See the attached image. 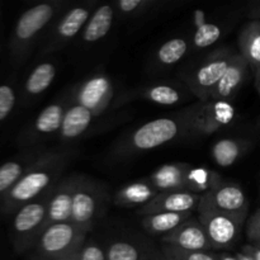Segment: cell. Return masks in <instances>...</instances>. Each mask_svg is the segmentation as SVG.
Wrapping results in <instances>:
<instances>
[{
	"mask_svg": "<svg viewBox=\"0 0 260 260\" xmlns=\"http://www.w3.org/2000/svg\"><path fill=\"white\" fill-rule=\"evenodd\" d=\"M73 155L74 151L70 149L45 150L40 159L0 202V220L10 217L20 207L51 192L62 179Z\"/></svg>",
	"mask_w": 260,
	"mask_h": 260,
	"instance_id": "obj_1",
	"label": "cell"
},
{
	"mask_svg": "<svg viewBox=\"0 0 260 260\" xmlns=\"http://www.w3.org/2000/svg\"><path fill=\"white\" fill-rule=\"evenodd\" d=\"M63 5L61 0L38 3L19 15L8 41V60L14 73L28 62L56 18L60 17Z\"/></svg>",
	"mask_w": 260,
	"mask_h": 260,
	"instance_id": "obj_2",
	"label": "cell"
},
{
	"mask_svg": "<svg viewBox=\"0 0 260 260\" xmlns=\"http://www.w3.org/2000/svg\"><path fill=\"white\" fill-rule=\"evenodd\" d=\"M189 137L187 123L182 112L177 116L152 119L119 141L116 146V155L129 157L157 149L162 145Z\"/></svg>",
	"mask_w": 260,
	"mask_h": 260,
	"instance_id": "obj_3",
	"label": "cell"
},
{
	"mask_svg": "<svg viewBox=\"0 0 260 260\" xmlns=\"http://www.w3.org/2000/svg\"><path fill=\"white\" fill-rule=\"evenodd\" d=\"M73 102L71 89L56 101L46 106L35 118L28 122L15 137V145L20 150L42 147L50 137L58 135L62 126L63 117Z\"/></svg>",
	"mask_w": 260,
	"mask_h": 260,
	"instance_id": "obj_4",
	"label": "cell"
},
{
	"mask_svg": "<svg viewBox=\"0 0 260 260\" xmlns=\"http://www.w3.org/2000/svg\"><path fill=\"white\" fill-rule=\"evenodd\" d=\"M48 193L23 206L10 216L9 238L17 254H25L35 248L45 231Z\"/></svg>",
	"mask_w": 260,
	"mask_h": 260,
	"instance_id": "obj_5",
	"label": "cell"
},
{
	"mask_svg": "<svg viewBox=\"0 0 260 260\" xmlns=\"http://www.w3.org/2000/svg\"><path fill=\"white\" fill-rule=\"evenodd\" d=\"M197 213L198 221L207 234L212 250H228L238 243L245 221L217 210L207 194L201 197Z\"/></svg>",
	"mask_w": 260,
	"mask_h": 260,
	"instance_id": "obj_6",
	"label": "cell"
},
{
	"mask_svg": "<svg viewBox=\"0 0 260 260\" xmlns=\"http://www.w3.org/2000/svg\"><path fill=\"white\" fill-rule=\"evenodd\" d=\"M88 233L73 222L53 223L47 226L33 248L32 260H61L79 253L86 241Z\"/></svg>",
	"mask_w": 260,
	"mask_h": 260,
	"instance_id": "obj_7",
	"label": "cell"
},
{
	"mask_svg": "<svg viewBox=\"0 0 260 260\" xmlns=\"http://www.w3.org/2000/svg\"><path fill=\"white\" fill-rule=\"evenodd\" d=\"M189 137H206L234 123L236 109L231 102H198L182 112Z\"/></svg>",
	"mask_w": 260,
	"mask_h": 260,
	"instance_id": "obj_8",
	"label": "cell"
},
{
	"mask_svg": "<svg viewBox=\"0 0 260 260\" xmlns=\"http://www.w3.org/2000/svg\"><path fill=\"white\" fill-rule=\"evenodd\" d=\"M95 3L85 2L74 5L66 10L56 22L51 25L46 33L40 48V56H47L50 53L57 52L73 42L78 35L83 32L84 27L88 23L89 18L93 14V8Z\"/></svg>",
	"mask_w": 260,
	"mask_h": 260,
	"instance_id": "obj_9",
	"label": "cell"
},
{
	"mask_svg": "<svg viewBox=\"0 0 260 260\" xmlns=\"http://www.w3.org/2000/svg\"><path fill=\"white\" fill-rule=\"evenodd\" d=\"M107 192L102 183L85 175H79L73 201L71 222L85 233H90L103 213Z\"/></svg>",
	"mask_w": 260,
	"mask_h": 260,
	"instance_id": "obj_10",
	"label": "cell"
},
{
	"mask_svg": "<svg viewBox=\"0 0 260 260\" xmlns=\"http://www.w3.org/2000/svg\"><path fill=\"white\" fill-rule=\"evenodd\" d=\"M235 53V51L229 47L216 50L213 53H210L200 66L184 76V83L188 89L200 102L210 101L213 89L228 71Z\"/></svg>",
	"mask_w": 260,
	"mask_h": 260,
	"instance_id": "obj_11",
	"label": "cell"
},
{
	"mask_svg": "<svg viewBox=\"0 0 260 260\" xmlns=\"http://www.w3.org/2000/svg\"><path fill=\"white\" fill-rule=\"evenodd\" d=\"M73 103L103 114L113 103L114 86L106 74H94L71 89Z\"/></svg>",
	"mask_w": 260,
	"mask_h": 260,
	"instance_id": "obj_12",
	"label": "cell"
},
{
	"mask_svg": "<svg viewBox=\"0 0 260 260\" xmlns=\"http://www.w3.org/2000/svg\"><path fill=\"white\" fill-rule=\"evenodd\" d=\"M57 66L51 60L36 63L28 75L19 83V108L32 106L55 81Z\"/></svg>",
	"mask_w": 260,
	"mask_h": 260,
	"instance_id": "obj_13",
	"label": "cell"
},
{
	"mask_svg": "<svg viewBox=\"0 0 260 260\" xmlns=\"http://www.w3.org/2000/svg\"><path fill=\"white\" fill-rule=\"evenodd\" d=\"M78 179L79 174L62 178L48 193L46 228L53 223L71 222L74 193H75Z\"/></svg>",
	"mask_w": 260,
	"mask_h": 260,
	"instance_id": "obj_14",
	"label": "cell"
},
{
	"mask_svg": "<svg viewBox=\"0 0 260 260\" xmlns=\"http://www.w3.org/2000/svg\"><path fill=\"white\" fill-rule=\"evenodd\" d=\"M202 196L190 190H172L159 193L151 202L139 210V215L149 216L152 213H193L197 211Z\"/></svg>",
	"mask_w": 260,
	"mask_h": 260,
	"instance_id": "obj_15",
	"label": "cell"
},
{
	"mask_svg": "<svg viewBox=\"0 0 260 260\" xmlns=\"http://www.w3.org/2000/svg\"><path fill=\"white\" fill-rule=\"evenodd\" d=\"M45 150L43 147L20 150L17 155L0 165V202L7 197L8 193L22 179L30 167L40 159Z\"/></svg>",
	"mask_w": 260,
	"mask_h": 260,
	"instance_id": "obj_16",
	"label": "cell"
},
{
	"mask_svg": "<svg viewBox=\"0 0 260 260\" xmlns=\"http://www.w3.org/2000/svg\"><path fill=\"white\" fill-rule=\"evenodd\" d=\"M206 194L208 196L212 205L217 210L246 221L249 212V201L245 192L239 184L222 179L215 189Z\"/></svg>",
	"mask_w": 260,
	"mask_h": 260,
	"instance_id": "obj_17",
	"label": "cell"
},
{
	"mask_svg": "<svg viewBox=\"0 0 260 260\" xmlns=\"http://www.w3.org/2000/svg\"><path fill=\"white\" fill-rule=\"evenodd\" d=\"M161 241L167 245L177 246L190 251H210L212 250L210 240L205 229L197 217H190L184 223L175 229L168 235L162 236Z\"/></svg>",
	"mask_w": 260,
	"mask_h": 260,
	"instance_id": "obj_18",
	"label": "cell"
},
{
	"mask_svg": "<svg viewBox=\"0 0 260 260\" xmlns=\"http://www.w3.org/2000/svg\"><path fill=\"white\" fill-rule=\"evenodd\" d=\"M250 66L246 62L245 58L236 52L233 57L230 66L225 75L222 76L216 88L213 89L211 94L210 101H221V102H231L236 96V94L240 91L245 81L248 80Z\"/></svg>",
	"mask_w": 260,
	"mask_h": 260,
	"instance_id": "obj_19",
	"label": "cell"
},
{
	"mask_svg": "<svg viewBox=\"0 0 260 260\" xmlns=\"http://www.w3.org/2000/svg\"><path fill=\"white\" fill-rule=\"evenodd\" d=\"M96 117H99V114H96L91 109L71 102L63 117L62 126L58 132L60 141L63 145H70L78 141L89 131Z\"/></svg>",
	"mask_w": 260,
	"mask_h": 260,
	"instance_id": "obj_20",
	"label": "cell"
},
{
	"mask_svg": "<svg viewBox=\"0 0 260 260\" xmlns=\"http://www.w3.org/2000/svg\"><path fill=\"white\" fill-rule=\"evenodd\" d=\"M190 165L187 162H169L157 168L147 179L159 193L172 190H188V172Z\"/></svg>",
	"mask_w": 260,
	"mask_h": 260,
	"instance_id": "obj_21",
	"label": "cell"
},
{
	"mask_svg": "<svg viewBox=\"0 0 260 260\" xmlns=\"http://www.w3.org/2000/svg\"><path fill=\"white\" fill-rule=\"evenodd\" d=\"M159 192L156 188L146 178V179L128 183L117 190L114 196V203L121 207H137V206L144 207Z\"/></svg>",
	"mask_w": 260,
	"mask_h": 260,
	"instance_id": "obj_22",
	"label": "cell"
},
{
	"mask_svg": "<svg viewBox=\"0 0 260 260\" xmlns=\"http://www.w3.org/2000/svg\"><path fill=\"white\" fill-rule=\"evenodd\" d=\"M116 8L113 4L99 5L89 18L81 32V40L85 43H95L106 37L112 29Z\"/></svg>",
	"mask_w": 260,
	"mask_h": 260,
	"instance_id": "obj_23",
	"label": "cell"
},
{
	"mask_svg": "<svg viewBox=\"0 0 260 260\" xmlns=\"http://www.w3.org/2000/svg\"><path fill=\"white\" fill-rule=\"evenodd\" d=\"M239 51L254 74L260 70V20H251L241 29Z\"/></svg>",
	"mask_w": 260,
	"mask_h": 260,
	"instance_id": "obj_24",
	"label": "cell"
},
{
	"mask_svg": "<svg viewBox=\"0 0 260 260\" xmlns=\"http://www.w3.org/2000/svg\"><path fill=\"white\" fill-rule=\"evenodd\" d=\"M249 141L241 139H221L211 147V157L222 168L233 167L248 151Z\"/></svg>",
	"mask_w": 260,
	"mask_h": 260,
	"instance_id": "obj_25",
	"label": "cell"
},
{
	"mask_svg": "<svg viewBox=\"0 0 260 260\" xmlns=\"http://www.w3.org/2000/svg\"><path fill=\"white\" fill-rule=\"evenodd\" d=\"M193 213H152V215L144 216L142 218V228L155 236H165L179 228L182 223L193 217Z\"/></svg>",
	"mask_w": 260,
	"mask_h": 260,
	"instance_id": "obj_26",
	"label": "cell"
},
{
	"mask_svg": "<svg viewBox=\"0 0 260 260\" xmlns=\"http://www.w3.org/2000/svg\"><path fill=\"white\" fill-rule=\"evenodd\" d=\"M17 108H19V81L13 73L0 81V129L12 118Z\"/></svg>",
	"mask_w": 260,
	"mask_h": 260,
	"instance_id": "obj_27",
	"label": "cell"
},
{
	"mask_svg": "<svg viewBox=\"0 0 260 260\" xmlns=\"http://www.w3.org/2000/svg\"><path fill=\"white\" fill-rule=\"evenodd\" d=\"M221 180H222V177L218 173L206 169V168L190 167L187 177L188 190L203 196L215 189L220 184Z\"/></svg>",
	"mask_w": 260,
	"mask_h": 260,
	"instance_id": "obj_28",
	"label": "cell"
},
{
	"mask_svg": "<svg viewBox=\"0 0 260 260\" xmlns=\"http://www.w3.org/2000/svg\"><path fill=\"white\" fill-rule=\"evenodd\" d=\"M107 260H150L147 251L139 244L126 240L112 241L106 248Z\"/></svg>",
	"mask_w": 260,
	"mask_h": 260,
	"instance_id": "obj_29",
	"label": "cell"
},
{
	"mask_svg": "<svg viewBox=\"0 0 260 260\" xmlns=\"http://www.w3.org/2000/svg\"><path fill=\"white\" fill-rule=\"evenodd\" d=\"M188 50H189V45H188V41L185 38H172L157 50V62L162 66L174 65L187 55Z\"/></svg>",
	"mask_w": 260,
	"mask_h": 260,
	"instance_id": "obj_30",
	"label": "cell"
},
{
	"mask_svg": "<svg viewBox=\"0 0 260 260\" xmlns=\"http://www.w3.org/2000/svg\"><path fill=\"white\" fill-rule=\"evenodd\" d=\"M145 99L161 106H174L183 101V91L168 84H156L142 90Z\"/></svg>",
	"mask_w": 260,
	"mask_h": 260,
	"instance_id": "obj_31",
	"label": "cell"
},
{
	"mask_svg": "<svg viewBox=\"0 0 260 260\" xmlns=\"http://www.w3.org/2000/svg\"><path fill=\"white\" fill-rule=\"evenodd\" d=\"M222 35V29L216 23H198L197 30L193 36V46L196 48H207L217 42Z\"/></svg>",
	"mask_w": 260,
	"mask_h": 260,
	"instance_id": "obj_32",
	"label": "cell"
},
{
	"mask_svg": "<svg viewBox=\"0 0 260 260\" xmlns=\"http://www.w3.org/2000/svg\"><path fill=\"white\" fill-rule=\"evenodd\" d=\"M157 4L155 0H118L114 4L117 12L122 15L139 18L146 14Z\"/></svg>",
	"mask_w": 260,
	"mask_h": 260,
	"instance_id": "obj_33",
	"label": "cell"
},
{
	"mask_svg": "<svg viewBox=\"0 0 260 260\" xmlns=\"http://www.w3.org/2000/svg\"><path fill=\"white\" fill-rule=\"evenodd\" d=\"M162 254L167 260H217L215 253L184 250V249L167 245V244H164L162 246Z\"/></svg>",
	"mask_w": 260,
	"mask_h": 260,
	"instance_id": "obj_34",
	"label": "cell"
},
{
	"mask_svg": "<svg viewBox=\"0 0 260 260\" xmlns=\"http://www.w3.org/2000/svg\"><path fill=\"white\" fill-rule=\"evenodd\" d=\"M78 256L79 260H107L106 248L95 241H85Z\"/></svg>",
	"mask_w": 260,
	"mask_h": 260,
	"instance_id": "obj_35",
	"label": "cell"
},
{
	"mask_svg": "<svg viewBox=\"0 0 260 260\" xmlns=\"http://www.w3.org/2000/svg\"><path fill=\"white\" fill-rule=\"evenodd\" d=\"M246 236L250 244H260V208L250 216L246 222Z\"/></svg>",
	"mask_w": 260,
	"mask_h": 260,
	"instance_id": "obj_36",
	"label": "cell"
},
{
	"mask_svg": "<svg viewBox=\"0 0 260 260\" xmlns=\"http://www.w3.org/2000/svg\"><path fill=\"white\" fill-rule=\"evenodd\" d=\"M241 253H244L253 260H260V246L258 245H254V244L244 245L241 249Z\"/></svg>",
	"mask_w": 260,
	"mask_h": 260,
	"instance_id": "obj_37",
	"label": "cell"
},
{
	"mask_svg": "<svg viewBox=\"0 0 260 260\" xmlns=\"http://www.w3.org/2000/svg\"><path fill=\"white\" fill-rule=\"evenodd\" d=\"M216 255V259L217 260H239L238 256H236V254H233V253H229V251H217V253H215Z\"/></svg>",
	"mask_w": 260,
	"mask_h": 260,
	"instance_id": "obj_38",
	"label": "cell"
},
{
	"mask_svg": "<svg viewBox=\"0 0 260 260\" xmlns=\"http://www.w3.org/2000/svg\"><path fill=\"white\" fill-rule=\"evenodd\" d=\"M251 17L254 18V20H260V4L251 12Z\"/></svg>",
	"mask_w": 260,
	"mask_h": 260,
	"instance_id": "obj_39",
	"label": "cell"
},
{
	"mask_svg": "<svg viewBox=\"0 0 260 260\" xmlns=\"http://www.w3.org/2000/svg\"><path fill=\"white\" fill-rule=\"evenodd\" d=\"M254 75H255V86H256V89H258V91L260 93V70L256 71Z\"/></svg>",
	"mask_w": 260,
	"mask_h": 260,
	"instance_id": "obj_40",
	"label": "cell"
},
{
	"mask_svg": "<svg viewBox=\"0 0 260 260\" xmlns=\"http://www.w3.org/2000/svg\"><path fill=\"white\" fill-rule=\"evenodd\" d=\"M236 256H238L239 260H253L251 258H249L248 255H245L244 253H241V251H239V253H235Z\"/></svg>",
	"mask_w": 260,
	"mask_h": 260,
	"instance_id": "obj_41",
	"label": "cell"
},
{
	"mask_svg": "<svg viewBox=\"0 0 260 260\" xmlns=\"http://www.w3.org/2000/svg\"><path fill=\"white\" fill-rule=\"evenodd\" d=\"M3 51V40H2V9H0V53Z\"/></svg>",
	"mask_w": 260,
	"mask_h": 260,
	"instance_id": "obj_42",
	"label": "cell"
},
{
	"mask_svg": "<svg viewBox=\"0 0 260 260\" xmlns=\"http://www.w3.org/2000/svg\"><path fill=\"white\" fill-rule=\"evenodd\" d=\"M78 254H79V253H78ZM78 254H75V255L70 256V258H66V259H61V260H79V256H78Z\"/></svg>",
	"mask_w": 260,
	"mask_h": 260,
	"instance_id": "obj_43",
	"label": "cell"
},
{
	"mask_svg": "<svg viewBox=\"0 0 260 260\" xmlns=\"http://www.w3.org/2000/svg\"><path fill=\"white\" fill-rule=\"evenodd\" d=\"M254 245H258V246H260V244H254Z\"/></svg>",
	"mask_w": 260,
	"mask_h": 260,
	"instance_id": "obj_44",
	"label": "cell"
},
{
	"mask_svg": "<svg viewBox=\"0 0 260 260\" xmlns=\"http://www.w3.org/2000/svg\"><path fill=\"white\" fill-rule=\"evenodd\" d=\"M259 124H260V122H259Z\"/></svg>",
	"mask_w": 260,
	"mask_h": 260,
	"instance_id": "obj_45",
	"label": "cell"
}]
</instances>
